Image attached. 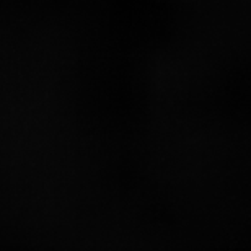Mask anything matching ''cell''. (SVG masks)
<instances>
[]
</instances>
